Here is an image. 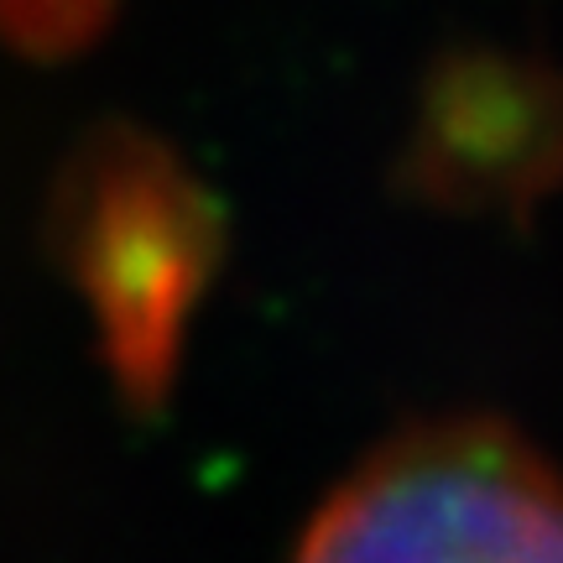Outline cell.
Listing matches in <instances>:
<instances>
[{
  "instance_id": "cell-1",
  "label": "cell",
  "mask_w": 563,
  "mask_h": 563,
  "mask_svg": "<svg viewBox=\"0 0 563 563\" xmlns=\"http://www.w3.org/2000/svg\"><path fill=\"white\" fill-rule=\"evenodd\" d=\"M292 563H563V475L496 418L418 422L344 475Z\"/></svg>"
},
{
  "instance_id": "cell-2",
  "label": "cell",
  "mask_w": 563,
  "mask_h": 563,
  "mask_svg": "<svg viewBox=\"0 0 563 563\" xmlns=\"http://www.w3.org/2000/svg\"><path fill=\"white\" fill-rule=\"evenodd\" d=\"M63 230L121 376L152 397L209 277V203L157 146L115 136L79 157Z\"/></svg>"
},
{
  "instance_id": "cell-3",
  "label": "cell",
  "mask_w": 563,
  "mask_h": 563,
  "mask_svg": "<svg viewBox=\"0 0 563 563\" xmlns=\"http://www.w3.org/2000/svg\"><path fill=\"white\" fill-rule=\"evenodd\" d=\"M422 183L460 203H532L563 183V84L517 58H464L422 115Z\"/></svg>"
}]
</instances>
